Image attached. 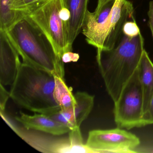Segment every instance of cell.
Listing matches in <instances>:
<instances>
[{"instance_id": "cell-20", "label": "cell", "mask_w": 153, "mask_h": 153, "mask_svg": "<svg viewBox=\"0 0 153 153\" xmlns=\"http://www.w3.org/2000/svg\"><path fill=\"white\" fill-rule=\"evenodd\" d=\"M79 59V55L78 53L69 51L63 54L61 60L63 63H67L71 62H76Z\"/></svg>"}, {"instance_id": "cell-2", "label": "cell", "mask_w": 153, "mask_h": 153, "mask_svg": "<svg viewBox=\"0 0 153 153\" xmlns=\"http://www.w3.org/2000/svg\"><path fill=\"white\" fill-rule=\"evenodd\" d=\"M141 33L130 37L123 34L115 47L98 51L97 61L107 93L114 102L128 80L138 68L144 48Z\"/></svg>"}, {"instance_id": "cell-21", "label": "cell", "mask_w": 153, "mask_h": 153, "mask_svg": "<svg viewBox=\"0 0 153 153\" xmlns=\"http://www.w3.org/2000/svg\"><path fill=\"white\" fill-rule=\"evenodd\" d=\"M148 16L149 18V24L153 38V1H151L149 2Z\"/></svg>"}, {"instance_id": "cell-3", "label": "cell", "mask_w": 153, "mask_h": 153, "mask_svg": "<svg viewBox=\"0 0 153 153\" xmlns=\"http://www.w3.org/2000/svg\"><path fill=\"white\" fill-rule=\"evenodd\" d=\"M6 32L23 62L64 79V63L47 36L28 19L24 17Z\"/></svg>"}, {"instance_id": "cell-9", "label": "cell", "mask_w": 153, "mask_h": 153, "mask_svg": "<svg viewBox=\"0 0 153 153\" xmlns=\"http://www.w3.org/2000/svg\"><path fill=\"white\" fill-rule=\"evenodd\" d=\"M134 11L132 3L128 0H115L110 14L108 34L102 50L110 51L117 45L122 36L125 23L135 19Z\"/></svg>"}, {"instance_id": "cell-12", "label": "cell", "mask_w": 153, "mask_h": 153, "mask_svg": "<svg viewBox=\"0 0 153 153\" xmlns=\"http://www.w3.org/2000/svg\"><path fill=\"white\" fill-rule=\"evenodd\" d=\"M65 7L69 12L68 23V42L70 47L82 32L88 11V0H62Z\"/></svg>"}, {"instance_id": "cell-22", "label": "cell", "mask_w": 153, "mask_h": 153, "mask_svg": "<svg viewBox=\"0 0 153 153\" xmlns=\"http://www.w3.org/2000/svg\"><path fill=\"white\" fill-rule=\"evenodd\" d=\"M113 1V0H98L97 7L95 11L99 10L105 4H106L109 1Z\"/></svg>"}, {"instance_id": "cell-14", "label": "cell", "mask_w": 153, "mask_h": 153, "mask_svg": "<svg viewBox=\"0 0 153 153\" xmlns=\"http://www.w3.org/2000/svg\"><path fill=\"white\" fill-rule=\"evenodd\" d=\"M14 1L0 0V31L7 32L24 17L23 13L12 9Z\"/></svg>"}, {"instance_id": "cell-18", "label": "cell", "mask_w": 153, "mask_h": 153, "mask_svg": "<svg viewBox=\"0 0 153 153\" xmlns=\"http://www.w3.org/2000/svg\"><path fill=\"white\" fill-rule=\"evenodd\" d=\"M10 97V92H7L5 86L0 84V108L1 112L4 113L7 102Z\"/></svg>"}, {"instance_id": "cell-4", "label": "cell", "mask_w": 153, "mask_h": 153, "mask_svg": "<svg viewBox=\"0 0 153 153\" xmlns=\"http://www.w3.org/2000/svg\"><path fill=\"white\" fill-rule=\"evenodd\" d=\"M24 15L47 36L61 59L64 53L72 51L68 42L69 12L62 0H49Z\"/></svg>"}, {"instance_id": "cell-10", "label": "cell", "mask_w": 153, "mask_h": 153, "mask_svg": "<svg viewBox=\"0 0 153 153\" xmlns=\"http://www.w3.org/2000/svg\"><path fill=\"white\" fill-rule=\"evenodd\" d=\"M19 54L7 32L0 31V84L11 85L14 83L22 62Z\"/></svg>"}, {"instance_id": "cell-16", "label": "cell", "mask_w": 153, "mask_h": 153, "mask_svg": "<svg viewBox=\"0 0 153 153\" xmlns=\"http://www.w3.org/2000/svg\"><path fill=\"white\" fill-rule=\"evenodd\" d=\"M48 1L49 0H15L12 5V9L24 15L25 12L37 7Z\"/></svg>"}, {"instance_id": "cell-8", "label": "cell", "mask_w": 153, "mask_h": 153, "mask_svg": "<svg viewBox=\"0 0 153 153\" xmlns=\"http://www.w3.org/2000/svg\"><path fill=\"white\" fill-rule=\"evenodd\" d=\"M74 96L76 100L75 105L65 110L46 114L70 129L80 127L91 113L94 102V96L86 92H78Z\"/></svg>"}, {"instance_id": "cell-15", "label": "cell", "mask_w": 153, "mask_h": 153, "mask_svg": "<svg viewBox=\"0 0 153 153\" xmlns=\"http://www.w3.org/2000/svg\"><path fill=\"white\" fill-rule=\"evenodd\" d=\"M68 140L67 153H94L83 143L80 127L71 129L69 132Z\"/></svg>"}, {"instance_id": "cell-19", "label": "cell", "mask_w": 153, "mask_h": 153, "mask_svg": "<svg viewBox=\"0 0 153 153\" xmlns=\"http://www.w3.org/2000/svg\"><path fill=\"white\" fill-rule=\"evenodd\" d=\"M145 125L153 124V94L150 99L148 108L144 117Z\"/></svg>"}, {"instance_id": "cell-17", "label": "cell", "mask_w": 153, "mask_h": 153, "mask_svg": "<svg viewBox=\"0 0 153 153\" xmlns=\"http://www.w3.org/2000/svg\"><path fill=\"white\" fill-rule=\"evenodd\" d=\"M140 33V30L136 23L135 19L127 21L123 29V33L130 37L136 36Z\"/></svg>"}, {"instance_id": "cell-1", "label": "cell", "mask_w": 153, "mask_h": 153, "mask_svg": "<svg viewBox=\"0 0 153 153\" xmlns=\"http://www.w3.org/2000/svg\"><path fill=\"white\" fill-rule=\"evenodd\" d=\"M64 79L22 62L11 85L10 97L30 111L45 114L61 110L60 92Z\"/></svg>"}, {"instance_id": "cell-13", "label": "cell", "mask_w": 153, "mask_h": 153, "mask_svg": "<svg viewBox=\"0 0 153 153\" xmlns=\"http://www.w3.org/2000/svg\"><path fill=\"white\" fill-rule=\"evenodd\" d=\"M139 69L143 94L144 117L153 94V63L145 50L141 56Z\"/></svg>"}, {"instance_id": "cell-6", "label": "cell", "mask_w": 153, "mask_h": 153, "mask_svg": "<svg viewBox=\"0 0 153 153\" xmlns=\"http://www.w3.org/2000/svg\"><path fill=\"white\" fill-rule=\"evenodd\" d=\"M140 144V140L135 134L118 127L90 131L85 143L94 153H132Z\"/></svg>"}, {"instance_id": "cell-5", "label": "cell", "mask_w": 153, "mask_h": 153, "mask_svg": "<svg viewBox=\"0 0 153 153\" xmlns=\"http://www.w3.org/2000/svg\"><path fill=\"white\" fill-rule=\"evenodd\" d=\"M114 122L118 128L130 130L146 126L139 67L114 102Z\"/></svg>"}, {"instance_id": "cell-11", "label": "cell", "mask_w": 153, "mask_h": 153, "mask_svg": "<svg viewBox=\"0 0 153 153\" xmlns=\"http://www.w3.org/2000/svg\"><path fill=\"white\" fill-rule=\"evenodd\" d=\"M16 119L27 129L40 131L53 135L69 133L70 128L46 114L34 113L33 115L20 112Z\"/></svg>"}, {"instance_id": "cell-7", "label": "cell", "mask_w": 153, "mask_h": 153, "mask_svg": "<svg viewBox=\"0 0 153 153\" xmlns=\"http://www.w3.org/2000/svg\"><path fill=\"white\" fill-rule=\"evenodd\" d=\"M115 0L109 1L99 10L88 11L82 32L88 44L102 50L110 27V16Z\"/></svg>"}]
</instances>
